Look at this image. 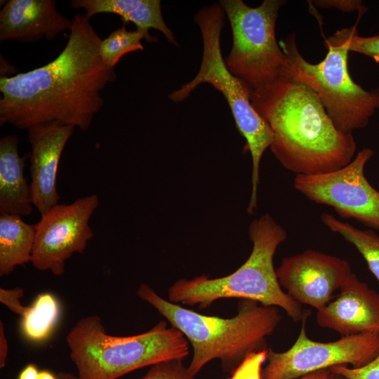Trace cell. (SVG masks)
Segmentation results:
<instances>
[{"label":"cell","mask_w":379,"mask_h":379,"mask_svg":"<svg viewBox=\"0 0 379 379\" xmlns=\"http://www.w3.org/2000/svg\"><path fill=\"white\" fill-rule=\"evenodd\" d=\"M102 39L84 15L72 18L67 44L51 62L0 77V124L19 129L48 123L88 130L104 105L102 91L115 69L100 54Z\"/></svg>","instance_id":"cell-1"},{"label":"cell","mask_w":379,"mask_h":379,"mask_svg":"<svg viewBox=\"0 0 379 379\" xmlns=\"http://www.w3.org/2000/svg\"><path fill=\"white\" fill-rule=\"evenodd\" d=\"M251 105L273 133L270 149L297 175L333 172L354 157L352 133L338 131L317 93L293 79H282L250 95Z\"/></svg>","instance_id":"cell-2"},{"label":"cell","mask_w":379,"mask_h":379,"mask_svg":"<svg viewBox=\"0 0 379 379\" xmlns=\"http://www.w3.org/2000/svg\"><path fill=\"white\" fill-rule=\"evenodd\" d=\"M137 294L185 336L193 351L188 368L194 376L214 359L231 373L248 354L267 349V338L282 319L278 307L248 299H240L235 316L223 318L166 300L146 284Z\"/></svg>","instance_id":"cell-3"},{"label":"cell","mask_w":379,"mask_h":379,"mask_svg":"<svg viewBox=\"0 0 379 379\" xmlns=\"http://www.w3.org/2000/svg\"><path fill=\"white\" fill-rule=\"evenodd\" d=\"M248 234L253 248L240 267L222 277L204 274L178 279L168 290V300L204 309L220 299H248L281 308L293 321H302L301 305L284 291L274 267L276 250L286 240V231L265 213L251 222Z\"/></svg>","instance_id":"cell-4"},{"label":"cell","mask_w":379,"mask_h":379,"mask_svg":"<svg viewBox=\"0 0 379 379\" xmlns=\"http://www.w3.org/2000/svg\"><path fill=\"white\" fill-rule=\"evenodd\" d=\"M79 379H117L156 364L184 359L190 343L176 328L160 321L146 332L129 336L107 334L98 315L78 320L66 337Z\"/></svg>","instance_id":"cell-5"},{"label":"cell","mask_w":379,"mask_h":379,"mask_svg":"<svg viewBox=\"0 0 379 379\" xmlns=\"http://www.w3.org/2000/svg\"><path fill=\"white\" fill-rule=\"evenodd\" d=\"M350 27L325 39L327 53L312 64L300 53L294 32L279 45L290 62V79L312 88L318 95L335 128L344 133L365 128L379 110V87L366 90L354 82L348 69Z\"/></svg>","instance_id":"cell-6"},{"label":"cell","mask_w":379,"mask_h":379,"mask_svg":"<svg viewBox=\"0 0 379 379\" xmlns=\"http://www.w3.org/2000/svg\"><path fill=\"white\" fill-rule=\"evenodd\" d=\"M200 29L203 41L202 60L197 75L169 98L178 102L186 100L200 84L206 83L221 92L226 99L236 126L246 140L244 151L252 158L251 194L250 202H258L259 168L265 151L273 142V133L268 124L253 107L248 91L226 67L222 56L220 36L225 13L219 3L201 8L194 16Z\"/></svg>","instance_id":"cell-7"},{"label":"cell","mask_w":379,"mask_h":379,"mask_svg":"<svg viewBox=\"0 0 379 379\" xmlns=\"http://www.w3.org/2000/svg\"><path fill=\"white\" fill-rule=\"evenodd\" d=\"M286 3L265 0L253 8L242 0L219 1L232 33V49L225 63L249 95L282 79H290V62L275 34L279 12Z\"/></svg>","instance_id":"cell-8"},{"label":"cell","mask_w":379,"mask_h":379,"mask_svg":"<svg viewBox=\"0 0 379 379\" xmlns=\"http://www.w3.org/2000/svg\"><path fill=\"white\" fill-rule=\"evenodd\" d=\"M310 312H304L300 333L287 350L267 349V363L262 379H297L333 366L351 364L358 368L368 364L379 354V333H361L321 343L307 335L305 324Z\"/></svg>","instance_id":"cell-9"},{"label":"cell","mask_w":379,"mask_h":379,"mask_svg":"<svg viewBox=\"0 0 379 379\" xmlns=\"http://www.w3.org/2000/svg\"><path fill=\"white\" fill-rule=\"evenodd\" d=\"M374 155L363 148L345 166L317 175H297L295 189L310 201L331 206L343 218H354L379 230V192L364 175L366 163Z\"/></svg>","instance_id":"cell-10"},{"label":"cell","mask_w":379,"mask_h":379,"mask_svg":"<svg viewBox=\"0 0 379 379\" xmlns=\"http://www.w3.org/2000/svg\"><path fill=\"white\" fill-rule=\"evenodd\" d=\"M100 204L96 194L58 204L35 225V241L30 262L41 271L56 276L65 271V262L75 253L82 254L93 238L89 220Z\"/></svg>","instance_id":"cell-11"},{"label":"cell","mask_w":379,"mask_h":379,"mask_svg":"<svg viewBox=\"0 0 379 379\" xmlns=\"http://www.w3.org/2000/svg\"><path fill=\"white\" fill-rule=\"evenodd\" d=\"M276 272L290 297L317 310L334 298L352 273L346 260L312 249L284 257Z\"/></svg>","instance_id":"cell-12"},{"label":"cell","mask_w":379,"mask_h":379,"mask_svg":"<svg viewBox=\"0 0 379 379\" xmlns=\"http://www.w3.org/2000/svg\"><path fill=\"white\" fill-rule=\"evenodd\" d=\"M74 127L48 123L27 129L32 203L41 215L58 204L57 174L62 151Z\"/></svg>","instance_id":"cell-13"},{"label":"cell","mask_w":379,"mask_h":379,"mask_svg":"<svg viewBox=\"0 0 379 379\" xmlns=\"http://www.w3.org/2000/svg\"><path fill=\"white\" fill-rule=\"evenodd\" d=\"M317 322L342 337L379 333V294L352 273L340 293L317 310Z\"/></svg>","instance_id":"cell-14"},{"label":"cell","mask_w":379,"mask_h":379,"mask_svg":"<svg viewBox=\"0 0 379 379\" xmlns=\"http://www.w3.org/2000/svg\"><path fill=\"white\" fill-rule=\"evenodd\" d=\"M54 0H9L0 12V41L52 40L72 27V19L58 12Z\"/></svg>","instance_id":"cell-15"},{"label":"cell","mask_w":379,"mask_h":379,"mask_svg":"<svg viewBox=\"0 0 379 379\" xmlns=\"http://www.w3.org/2000/svg\"><path fill=\"white\" fill-rule=\"evenodd\" d=\"M25 159L18 152V137L0 140V213L19 216L33 211L30 185L24 175Z\"/></svg>","instance_id":"cell-16"},{"label":"cell","mask_w":379,"mask_h":379,"mask_svg":"<svg viewBox=\"0 0 379 379\" xmlns=\"http://www.w3.org/2000/svg\"><path fill=\"white\" fill-rule=\"evenodd\" d=\"M74 9H83L90 19L96 14L111 13L121 17L124 24L130 22L136 29L149 33L152 28L161 32L168 42L178 46L173 33L164 22L160 0H72Z\"/></svg>","instance_id":"cell-17"},{"label":"cell","mask_w":379,"mask_h":379,"mask_svg":"<svg viewBox=\"0 0 379 379\" xmlns=\"http://www.w3.org/2000/svg\"><path fill=\"white\" fill-rule=\"evenodd\" d=\"M35 234V225L26 223L21 216L1 214V277L9 274L17 266L31 261Z\"/></svg>","instance_id":"cell-18"},{"label":"cell","mask_w":379,"mask_h":379,"mask_svg":"<svg viewBox=\"0 0 379 379\" xmlns=\"http://www.w3.org/2000/svg\"><path fill=\"white\" fill-rule=\"evenodd\" d=\"M60 314V303L55 295L47 292L39 294L21 317L22 335L34 343L46 340L53 333Z\"/></svg>","instance_id":"cell-19"},{"label":"cell","mask_w":379,"mask_h":379,"mask_svg":"<svg viewBox=\"0 0 379 379\" xmlns=\"http://www.w3.org/2000/svg\"><path fill=\"white\" fill-rule=\"evenodd\" d=\"M320 219L330 230L339 234L356 247L379 283V236L372 230H359L330 213H322Z\"/></svg>","instance_id":"cell-20"},{"label":"cell","mask_w":379,"mask_h":379,"mask_svg":"<svg viewBox=\"0 0 379 379\" xmlns=\"http://www.w3.org/2000/svg\"><path fill=\"white\" fill-rule=\"evenodd\" d=\"M142 39L148 42H156L158 39L140 30L128 31L125 27L113 31L107 38L102 40L100 46V54L104 62L114 68L120 59L126 54L142 51Z\"/></svg>","instance_id":"cell-21"},{"label":"cell","mask_w":379,"mask_h":379,"mask_svg":"<svg viewBox=\"0 0 379 379\" xmlns=\"http://www.w3.org/2000/svg\"><path fill=\"white\" fill-rule=\"evenodd\" d=\"M182 361L174 359L156 364L140 379H196Z\"/></svg>","instance_id":"cell-22"},{"label":"cell","mask_w":379,"mask_h":379,"mask_svg":"<svg viewBox=\"0 0 379 379\" xmlns=\"http://www.w3.org/2000/svg\"><path fill=\"white\" fill-rule=\"evenodd\" d=\"M267 349L248 354L227 379H262V366L267 361Z\"/></svg>","instance_id":"cell-23"},{"label":"cell","mask_w":379,"mask_h":379,"mask_svg":"<svg viewBox=\"0 0 379 379\" xmlns=\"http://www.w3.org/2000/svg\"><path fill=\"white\" fill-rule=\"evenodd\" d=\"M347 45L349 51L366 55L379 63V35L359 36L355 25L350 27Z\"/></svg>","instance_id":"cell-24"},{"label":"cell","mask_w":379,"mask_h":379,"mask_svg":"<svg viewBox=\"0 0 379 379\" xmlns=\"http://www.w3.org/2000/svg\"><path fill=\"white\" fill-rule=\"evenodd\" d=\"M331 371L347 379H379V354L368 364L358 368L346 365L333 366Z\"/></svg>","instance_id":"cell-25"},{"label":"cell","mask_w":379,"mask_h":379,"mask_svg":"<svg viewBox=\"0 0 379 379\" xmlns=\"http://www.w3.org/2000/svg\"><path fill=\"white\" fill-rule=\"evenodd\" d=\"M312 4L320 8H334L345 13L357 11L361 15L368 10L361 0H314Z\"/></svg>","instance_id":"cell-26"},{"label":"cell","mask_w":379,"mask_h":379,"mask_svg":"<svg viewBox=\"0 0 379 379\" xmlns=\"http://www.w3.org/2000/svg\"><path fill=\"white\" fill-rule=\"evenodd\" d=\"M24 295V290L20 287L12 289L0 288V302L11 312L22 317L27 307L23 306L20 299Z\"/></svg>","instance_id":"cell-27"},{"label":"cell","mask_w":379,"mask_h":379,"mask_svg":"<svg viewBox=\"0 0 379 379\" xmlns=\"http://www.w3.org/2000/svg\"><path fill=\"white\" fill-rule=\"evenodd\" d=\"M8 353V344L5 334L4 326L2 321H0V368H2L6 365V361Z\"/></svg>","instance_id":"cell-28"},{"label":"cell","mask_w":379,"mask_h":379,"mask_svg":"<svg viewBox=\"0 0 379 379\" xmlns=\"http://www.w3.org/2000/svg\"><path fill=\"white\" fill-rule=\"evenodd\" d=\"M39 371L33 364L27 365L19 373L18 379H38Z\"/></svg>","instance_id":"cell-29"},{"label":"cell","mask_w":379,"mask_h":379,"mask_svg":"<svg viewBox=\"0 0 379 379\" xmlns=\"http://www.w3.org/2000/svg\"><path fill=\"white\" fill-rule=\"evenodd\" d=\"M332 372L328 369H323L310 373L297 379H331Z\"/></svg>","instance_id":"cell-30"},{"label":"cell","mask_w":379,"mask_h":379,"mask_svg":"<svg viewBox=\"0 0 379 379\" xmlns=\"http://www.w3.org/2000/svg\"><path fill=\"white\" fill-rule=\"evenodd\" d=\"M38 379H58V377L54 375L49 371L43 370L39 371Z\"/></svg>","instance_id":"cell-31"},{"label":"cell","mask_w":379,"mask_h":379,"mask_svg":"<svg viewBox=\"0 0 379 379\" xmlns=\"http://www.w3.org/2000/svg\"><path fill=\"white\" fill-rule=\"evenodd\" d=\"M58 379H79L78 376H75L72 373L67 372H60L57 375Z\"/></svg>","instance_id":"cell-32"},{"label":"cell","mask_w":379,"mask_h":379,"mask_svg":"<svg viewBox=\"0 0 379 379\" xmlns=\"http://www.w3.org/2000/svg\"><path fill=\"white\" fill-rule=\"evenodd\" d=\"M331 379H347V378H345V377H343L342 375H339L333 373Z\"/></svg>","instance_id":"cell-33"}]
</instances>
